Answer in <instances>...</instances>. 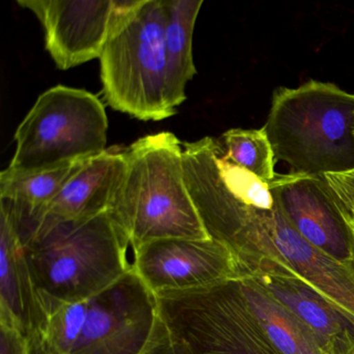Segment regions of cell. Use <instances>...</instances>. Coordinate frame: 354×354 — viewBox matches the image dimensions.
I'll list each match as a JSON object with an SVG mask.
<instances>
[{
  "mask_svg": "<svg viewBox=\"0 0 354 354\" xmlns=\"http://www.w3.org/2000/svg\"><path fill=\"white\" fill-rule=\"evenodd\" d=\"M124 160L109 211L132 250L157 240L211 238L186 185L183 147L175 134L140 138L124 149Z\"/></svg>",
  "mask_w": 354,
  "mask_h": 354,
  "instance_id": "obj_1",
  "label": "cell"
},
{
  "mask_svg": "<svg viewBox=\"0 0 354 354\" xmlns=\"http://www.w3.org/2000/svg\"><path fill=\"white\" fill-rule=\"evenodd\" d=\"M44 310L35 341L43 354H148L169 331L157 296L133 269L92 297Z\"/></svg>",
  "mask_w": 354,
  "mask_h": 354,
  "instance_id": "obj_2",
  "label": "cell"
},
{
  "mask_svg": "<svg viewBox=\"0 0 354 354\" xmlns=\"http://www.w3.org/2000/svg\"><path fill=\"white\" fill-rule=\"evenodd\" d=\"M21 238L43 306L92 297L133 269L129 240L109 211L41 223Z\"/></svg>",
  "mask_w": 354,
  "mask_h": 354,
  "instance_id": "obj_3",
  "label": "cell"
},
{
  "mask_svg": "<svg viewBox=\"0 0 354 354\" xmlns=\"http://www.w3.org/2000/svg\"><path fill=\"white\" fill-rule=\"evenodd\" d=\"M354 94L308 80L273 92L264 129L275 160L310 176L354 169Z\"/></svg>",
  "mask_w": 354,
  "mask_h": 354,
  "instance_id": "obj_4",
  "label": "cell"
},
{
  "mask_svg": "<svg viewBox=\"0 0 354 354\" xmlns=\"http://www.w3.org/2000/svg\"><path fill=\"white\" fill-rule=\"evenodd\" d=\"M163 0H113L100 57L103 96L113 111L142 121L176 115L167 94Z\"/></svg>",
  "mask_w": 354,
  "mask_h": 354,
  "instance_id": "obj_5",
  "label": "cell"
},
{
  "mask_svg": "<svg viewBox=\"0 0 354 354\" xmlns=\"http://www.w3.org/2000/svg\"><path fill=\"white\" fill-rule=\"evenodd\" d=\"M182 147L186 185L207 232L235 252L274 211L269 183L231 162L218 138Z\"/></svg>",
  "mask_w": 354,
  "mask_h": 354,
  "instance_id": "obj_6",
  "label": "cell"
},
{
  "mask_svg": "<svg viewBox=\"0 0 354 354\" xmlns=\"http://www.w3.org/2000/svg\"><path fill=\"white\" fill-rule=\"evenodd\" d=\"M109 119L96 95L57 86L37 99L15 132L8 171L32 173L86 160L106 150Z\"/></svg>",
  "mask_w": 354,
  "mask_h": 354,
  "instance_id": "obj_7",
  "label": "cell"
},
{
  "mask_svg": "<svg viewBox=\"0 0 354 354\" xmlns=\"http://www.w3.org/2000/svg\"><path fill=\"white\" fill-rule=\"evenodd\" d=\"M240 265L252 258L268 260L272 277L304 286L322 298L354 328V267L319 250L297 233L275 203L272 214L237 252Z\"/></svg>",
  "mask_w": 354,
  "mask_h": 354,
  "instance_id": "obj_8",
  "label": "cell"
},
{
  "mask_svg": "<svg viewBox=\"0 0 354 354\" xmlns=\"http://www.w3.org/2000/svg\"><path fill=\"white\" fill-rule=\"evenodd\" d=\"M133 254L134 272L155 295L214 289L241 277L235 252L213 238L157 240Z\"/></svg>",
  "mask_w": 354,
  "mask_h": 354,
  "instance_id": "obj_9",
  "label": "cell"
},
{
  "mask_svg": "<svg viewBox=\"0 0 354 354\" xmlns=\"http://www.w3.org/2000/svg\"><path fill=\"white\" fill-rule=\"evenodd\" d=\"M44 28L45 47L59 70L100 59L111 32L113 0H18Z\"/></svg>",
  "mask_w": 354,
  "mask_h": 354,
  "instance_id": "obj_10",
  "label": "cell"
},
{
  "mask_svg": "<svg viewBox=\"0 0 354 354\" xmlns=\"http://www.w3.org/2000/svg\"><path fill=\"white\" fill-rule=\"evenodd\" d=\"M281 212L308 243L337 259H347V229L324 176L289 173L269 183Z\"/></svg>",
  "mask_w": 354,
  "mask_h": 354,
  "instance_id": "obj_11",
  "label": "cell"
},
{
  "mask_svg": "<svg viewBox=\"0 0 354 354\" xmlns=\"http://www.w3.org/2000/svg\"><path fill=\"white\" fill-rule=\"evenodd\" d=\"M0 322L21 329L34 342L45 310L11 207L0 201Z\"/></svg>",
  "mask_w": 354,
  "mask_h": 354,
  "instance_id": "obj_12",
  "label": "cell"
},
{
  "mask_svg": "<svg viewBox=\"0 0 354 354\" xmlns=\"http://www.w3.org/2000/svg\"><path fill=\"white\" fill-rule=\"evenodd\" d=\"M124 149H106L86 159L68 180L59 194L41 211L34 225L82 221L106 212L111 208L123 175Z\"/></svg>",
  "mask_w": 354,
  "mask_h": 354,
  "instance_id": "obj_13",
  "label": "cell"
},
{
  "mask_svg": "<svg viewBox=\"0 0 354 354\" xmlns=\"http://www.w3.org/2000/svg\"><path fill=\"white\" fill-rule=\"evenodd\" d=\"M163 320L189 354H242L213 294L204 291L156 295Z\"/></svg>",
  "mask_w": 354,
  "mask_h": 354,
  "instance_id": "obj_14",
  "label": "cell"
},
{
  "mask_svg": "<svg viewBox=\"0 0 354 354\" xmlns=\"http://www.w3.org/2000/svg\"><path fill=\"white\" fill-rule=\"evenodd\" d=\"M236 290L254 322L281 354H331L291 312L273 299L254 279L241 275Z\"/></svg>",
  "mask_w": 354,
  "mask_h": 354,
  "instance_id": "obj_15",
  "label": "cell"
},
{
  "mask_svg": "<svg viewBox=\"0 0 354 354\" xmlns=\"http://www.w3.org/2000/svg\"><path fill=\"white\" fill-rule=\"evenodd\" d=\"M241 275L254 279L273 299L291 312L331 354H335L337 344L341 345L349 339V323L322 298L304 286L272 275H262V279Z\"/></svg>",
  "mask_w": 354,
  "mask_h": 354,
  "instance_id": "obj_16",
  "label": "cell"
},
{
  "mask_svg": "<svg viewBox=\"0 0 354 354\" xmlns=\"http://www.w3.org/2000/svg\"><path fill=\"white\" fill-rule=\"evenodd\" d=\"M203 3V0H163L167 94L174 109L186 100V86L196 74L192 38Z\"/></svg>",
  "mask_w": 354,
  "mask_h": 354,
  "instance_id": "obj_17",
  "label": "cell"
},
{
  "mask_svg": "<svg viewBox=\"0 0 354 354\" xmlns=\"http://www.w3.org/2000/svg\"><path fill=\"white\" fill-rule=\"evenodd\" d=\"M86 160L32 173H12L7 169L0 173V201L11 207L20 232L34 225L41 211Z\"/></svg>",
  "mask_w": 354,
  "mask_h": 354,
  "instance_id": "obj_18",
  "label": "cell"
},
{
  "mask_svg": "<svg viewBox=\"0 0 354 354\" xmlns=\"http://www.w3.org/2000/svg\"><path fill=\"white\" fill-rule=\"evenodd\" d=\"M225 157L267 183L275 179V156L264 127L227 130L218 138Z\"/></svg>",
  "mask_w": 354,
  "mask_h": 354,
  "instance_id": "obj_19",
  "label": "cell"
},
{
  "mask_svg": "<svg viewBox=\"0 0 354 354\" xmlns=\"http://www.w3.org/2000/svg\"><path fill=\"white\" fill-rule=\"evenodd\" d=\"M0 354H35V342L26 333L0 322Z\"/></svg>",
  "mask_w": 354,
  "mask_h": 354,
  "instance_id": "obj_20",
  "label": "cell"
},
{
  "mask_svg": "<svg viewBox=\"0 0 354 354\" xmlns=\"http://www.w3.org/2000/svg\"><path fill=\"white\" fill-rule=\"evenodd\" d=\"M324 177L337 203L354 214V169L346 173L327 174Z\"/></svg>",
  "mask_w": 354,
  "mask_h": 354,
  "instance_id": "obj_21",
  "label": "cell"
},
{
  "mask_svg": "<svg viewBox=\"0 0 354 354\" xmlns=\"http://www.w3.org/2000/svg\"><path fill=\"white\" fill-rule=\"evenodd\" d=\"M339 208H341L342 215H343L346 229H347L348 248H349L347 259L354 267V214L348 212L341 205H339Z\"/></svg>",
  "mask_w": 354,
  "mask_h": 354,
  "instance_id": "obj_22",
  "label": "cell"
},
{
  "mask_svg": "<svg viewBox=\"0 0 354 354\" xmlns=\"http://www.w3.org/2000/svg\"><path fill=\"white\" fill-rule=\"evenodd\" d=\"M335 354H354V339L350 337L346 339L343 344L339 347L337 351H335Z\"/></svg>",
  "mask_w": 354,
  "mask_h": 354,
  "instance_id": "obj_23",
  "label": "cell"
},
{
  "mask_svg": "<svg viewBox=\"0 0 354 354\" xmlns=\"http://www.w3.org/2000/svg\"><path fill=\"white\" fill-rule=\"evenodd\" d=\"M154 354H179V353H176V352H173V351H161V352H157V353H154Z\"/></svg>",
  "mask_w": 354,
  "mask_h": 354,
  "instance_id": "obj_24",
  "label": "cell"
},
{
  "mask_svg": "<svg viewBox=\"0 0 354 354\" xmlns=\"http://www.w3.org/2000/svg\"><path fill=\"white\" fill-rule=\"evenodd\" d=\"M35 354H43L42 351L40 350V348L37 347L36 345H35Z\"/></svg>",
  "mask_w": 354,
  "mask_h": 354,
  "instance_id": "obj_25",
  "label": "cell"
},
{
  "mask_svg": "<svg viewBox=\"0 0 354 354\" xmlns=\"http://www.w3.org/2000/svg\"><path fill=\"white\" fill-rule=\"evenodd\" d=\"M353 136H354V124H353Z\"/></svg>",
  "mask_w": 354,
  "mask_h": 354,
  "instance_id": "obj_26",
  "label": "cell"
}]
</instances>
